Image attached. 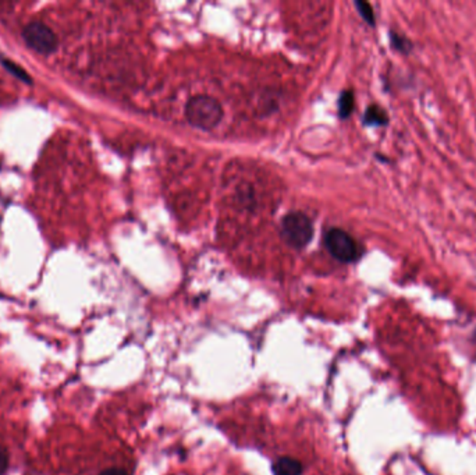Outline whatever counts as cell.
<instances>
[{
    "instance_id": "1",
    "label": "cell",
    "mask_w": 476,
    "mask_h": 475,
    "mask_svg": "<svg viewBox=\"0 0 476 475\" xmlns=\"http://www.w3.org/2000/svg\"><path fill=\"white\" fill-rule=\"evenodd\" d=\"M223 115L220 102L209 95H195L186 106L188 123L204 131L213 130L222 122Z\"/></svg>"
},
{
    "instance_id": "2",
    "label": "cell",
    "mask_w": 476,
    "mask_h": 475,
    "mask_svg": "<svg viewBox=\"0 0 476 475\" xmlns=\"http://www.w3.org/2000/svg\"><path fill=\"white\" fill-rule=\"evenodd\" d=\"M281 237L295 250L305 248L313 237L312 220L302 212H290L281 220Z\"/></svg>"
},
{
    "instance_id": "3",
    "label": "cell",
    "mask_w": 476,
    "mask_h": 475,
    "mask_svg": "<svg viewBox=\"0 0 476 475\" xmlns=\"http://www.w3.org/2000/svg\"><path fill=\"white\" fill-rule=\"evenodd\" d=\"M325 245L330 255L343 264L356 262L362 257V248L356 240L338 227H333L326 233Z\"/></svg>"
},
{
    "instance_id": "4",
    "label": "cell",
    "mask_w": 476,
    "mask_h": 475,
    "mask_svg": "<svg viewBox=\"0 0 476 475\" xmlns=\"http://www.w3.org/2000/svg\"><path fill=\"white\" fill-rule=\"evenodd\" d=\"M23 38L31 49L42 55H51L58 48V38L55 33L47 24L40 22H34L26 26Z\"/></svg>"
},
{
    "instance_id": "5",
    "label": "cell",
    "mask_w": 476,
    "mask_h": 475,
    "mask_svg": "<svg viewBox=\"0 0 476 475\" xmlns=\"http://www.w3.org/2000/svg\"><path fill=\"white\" fill-rule=\"evenodd\" d=\"M362 122L368 127H386L390 123V116L380 105L372 104L366 108Z\"/></svg>"
},
{
    "instance_id": "6",
    "label": "cell",
    "mask_w": 476,
    "mask_h": 475,
    "mask_svg": "<svg viewBox=\"0 0 476 475\" xmlns=\"http://www.w3.org/2000/svg\"><path fill=\"white\" fill-rule=\"evenodd\" d=\"M388 42H390V48L402 56H409L415 49V44L411 38L394 30L388 31Z\"/></svg>"
},
{
    "instance_id": "7",
    "label": "cell",
    "mask_w": 476,
    "mask_h": 475,
    "mask_svg": "<svg viewBox=\"0 0 476 475\" xmlns=\"http://www.w3.org/2000/svg\"><path fill=\"white\" fill-rule=\"evenodd\" d=\"M272 471L274 475H301L302 464L295 458L281 457L273 462Z\"/></svg>"
},
{
    "instance_id": "8",
    "label": "cell",
    "mask_w": 476,
    "mask_h": 475,
    "mask_svg": "<svg viewBox=\"0 0 476 475\" xmlns=\"http://www.w3.org/2000/svg\"><path fill=\"white\" fill-rule=\"evenodd\" d=\"M355 108V97L351 90L343 91L338 98V116L341 119H348Z\"/></svg>"
},
{
    "instance_id": "9",
    "label": "cell",
    "mask_w": 476,
    "mask_h": 475,
    "mask_svg": "<svg viewBox=\"0 0 476 475\" xmlns=\"http://www.w3.org/2000/svg\"><path fill=\"white\" fill-rule=\"evenodd\" d=\"M359 16L362 17V20L370 26V27H375L376 26V16H375V12H373V8L370 3L368 2H362V0H356V2L354 3Z\"/></svg>"
},
{
    "instance_id": "10",
    "label": "cell",
    "mask_w": 476,
    "mask_h": 475,
    "mask_svg": "<svg viewBox=\"0 0 476 475\" xmlns=\"http://www.w3.org/2000/svg\"><path fill=\"white\" fill-rule=\"evenodd\" d=\"M0 62H2L3 67H5L10 74H13L16 79H19V80H22V81H24V83H28V84L31 83L30 76L27 74V72H26L23 67H20L19 65H16L13 61L5 59V58H0Z\"/></svg>"
},
{
    "instance_id": "11",
    "label": "cell",
    "mask_w": 476,
    "mask_h": 475,
    "mask_svg": "<svg viewBox=\"0 0 476 475\" xmlns=\"http://www.w3.org/2000/svg\"><path fill=\"white\" fill-rule=\"evenodd\" d=\"M9 468V454L5 446L0 443V475H5Z\"/></svg>"
},
{
    "instance_id": "12",
    "label": "cell",
    "mask_w": 476,
    "mask_h": 475,
    "mask_svg": "<svg viewBox=\"0 0 476 475\" xmlns=\"http://www.w3.org/2000/svg\"><path fill=\"white\" fill-rule=\"evenodd\" d=\"M99 475H129L127 471L122 469V468H108L105 471H102Z\"/></svg>"
}]
</instances>
